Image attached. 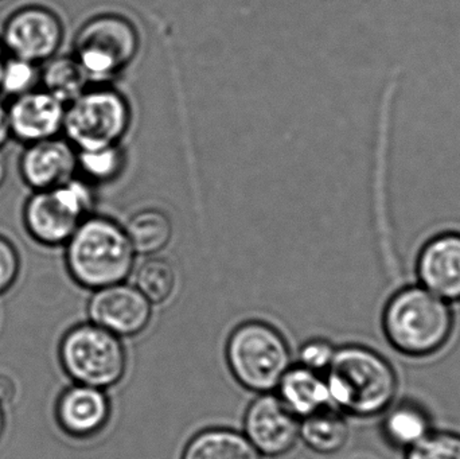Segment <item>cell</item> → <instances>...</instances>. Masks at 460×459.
Here are the masks:
<instances>
[{
	"instance_id": "4fadbf2b",
	"label": "cell",
	"mask_w": 460,
	"mask_h": 459,
	"mask_svg": "<svg viewBox=\"0 0 460 459\" xmlns=\"http://www.w3.org/2000/svg\"><path fill=\"white\" fill-rule=\"evenodd\" d=\"M65 110L66 105L42 88L13 97L7 105L11 137L27 146L59 137Z\"/></svg>"
},
{
	"instance_id": "ba28073f",
	"label": "cell",
	"mask_w": 460,
	"mask_h": 459,
	"mask_svg": "<svg viewBox=\"0 0 460 459\" xmlns=\"http://www.w3.org/2000/svg\"><path fill=\"white\" fill-rule=\"evenodd\" d=\"M139 49L134 24L118 13L93 16L78 30L75 58L91 81L107 80L131 64Z\"/></svg>"
},
{
	"instance_id": "44dd1931",
	"label": "cell",
	"mask_w": 460,
	"mask_h": 459,
	"mask_svg": "<svg viewBox=\"0 0 460 459\" xmlns=\"http://www.w3.org/2000/svg\"><path fill=\"white\" fill-rule=\"evenodd\" d=\"M126 234L135 253L155 255L172 240V221L162 210L143 209L129 218Z\"/></svg>"
},
{
	"instance_id": "9c48e42d",
	"label": "cell",
	"mask_w": 460,
	"mask_h": 459,
	"mask_svg": "<svg viewBox=\"0 0 460 459\" xmlns=\"http://www.w3.org/2000/svg\"><path fill=\"white\" fill-rule=\"evenodd\" d=\"M64 34V24L53 10L30 4L5 19L0 40L8 56L43 65L57 56Z\"/></svg>"
},
{
	"instance_id": "6da1fadb",
	"label": "cell",
	"mask_w": 460,
	"mask_h": 459,
	"mask_svg": "<svg viewBox=\"0 0 460 459\" xmlns=\"http://www.w3.org/2000/svg\"><path fill=\"white\" fill-rule=\"evenodd\" d=\"M332 407L354 418L383 415L396 398V371L384 356L361 345L335 350L324 374Z\"/></svg>"
},
{
	"instance_id": "484cf974",
	"label": "cell",
	"mask_w": 460,
	"mask_h": 459,
	"mask_svg": "<svg viewBox=\"0 0 460 459\" xmlns=\"http://www.w3.org/2000/svg\"><path fill=\"white\" fill-rule=\"evenodd\" d=\"M337 348L327 340L314 339L305 342L299 349V364L311 371L324 375L332 366Z\"/></svg>"
},
{
	"instance_id": "83f0119b",
	"label": "cell",
	"mask_w": 460,
	"mask_h": 459,
	"mask_svg": "<svg viewBox=\"0 0 460 459\" xmlns=\"http://www.w3.org/2000/svg\"><path fill=\"white\" fill-rule=\"evenodd\" d=\"M11 139L10 124H8L7 105L0 102V150Z\"/></svg>"
},
{
	"instance_id": "3957f363",
	"label": "cell",
	"mask_w": 460,
	"mask_h": 459,
	"mask_svg": "<svg viewBox=\"0 0 460 459\" xmlns=\"http://www.w3.org/2000/svg\"><path fill=\"white\" fill-rule=\"evenodd\" d=\"M64 247L70 277L89 290L124 283L134 269L137 253L126 229L107 217L89 216Z\"/></svg>"
},
{
	"instance_id": "277c9868",
	"label": "cell",
	"mask_w": 460,
	"mask_h": 459,
	"mask_svg": "<svg viewBox=\"0 0 460 459\" xmlns=\"http://www.w3.org/2000/svg\"><path fill=\"white\" fill-rule=\"evenodd\" d=\"M226 364L235 382L254 393H275L292 366L283 334L262 321H246L230 333Z\"/></svg>"
},
{
	"instance_id": "30bf717a",
	"label": "cell",
	"mask_w": 460,
	"mask_h": 459,
	"mask_svg": "<svg viewBox=\"0 0 460 459\" xmlns=\"http://www.w3.org/2000/svg\"><path fill=\"white\" fill-rule=\"evenodd\" d=\"M300 419L276 393H260L246 409L243 436L261 457H280L299 439Z\"/></svg>"
},
{
	"instance_id": "d4e9b609",
	"label": "cell",
	"mask_w": 460,
	"mask_h": 459,
	"mask_svg": "<svg viewBox=\"0 0 460 459\" xmlns=\"http://www.w3.org/2000/svg\"><path fill=\"white\" fill-rule=\"evenodd\" d=\"M405 459H460V434L432 431L423 441L407 450Z\"/></svg>"
},
{
	"instance_id": "603a6c76",
	"label": "cell",
	"mask_w": 460,
	"mask_h": 459,
	"mask_svg": "<svg viewBox=\"0 0 460 459\" xmlns=\"http://www.w3.org/2000/svg\"><path fill=\"white\" fill-rule=\"evenodd\" d=\"M40 83V65L7 56L0 75V93L13 97L34 91Z\"/></svg>"
},
{
	"instance_id": "ac0fdd59",
	"label": "cell",
	"mask_w": 460,
	"mask_h": 459,
	"mask_svg": "<svg viewBox=\"0 0 460 459\" xmlns=\"http://www.w3.org/2000/svg\"><path fill=\"white\" fill-rule=\"evenodd\" d=\"M299 438L318 455H335L348 444L346 415L335 407H327L300 419Z\"/></svg>"
},
{
	"instance_id": "52a82bcc",
	"label": "cell",
	"mask_w": 460,
	"mask_h": 459,
	"mask_svg": "<svg viewBox=\"0 0 460 459\" xmlns=\"http://www.w3.org/2000/svg\"><path fill=\"white\" fill-rule=\"evenodd\" d=\"M128 102L112 89H86L65 110V139L77 151L118 146L129 126Z\"/></svg>"
},
{
	"instance_id": "f1b7e54d",
	"label": "cell",
	"mask_w": 460,
	"mask_h": 459,
	"mask_svg": "<svg viewBox=\"0 0 460 459\" xmlns=\"http://www.w3.org/2000/svg\"><path fill=\"white\" fill-rule=\"evenodd\" d=\"M8 174V163L7 158H5L4 153L0 150V189L4 185L5 180H7Z\"/></svg>"
},
{
	"instance_id": "5bb4252c",
	"label": "cell",
	"mask_w": 460,
	"mask_h": 459,
	"mask_svg": "<svg viewBox=\"0 0 460 459\" xmlns=\"http://www.w3.org/2000/svg\"><path fill=\"white\" fill-rule=\"evenodd\" d=\"M19 174L31 191H45L72 180L77 172V150L64 137L24 146Z\"/></svg>"
},
{
	"instance_id": "5b68a950",
	"label": "cell",
	"mask_w": 460,
	"mask_h": 459,
	"mask_svg": "<svg viewBox=\"0 0 460 459\" xmlns=\"http://www.w3.org/2000/svg\"><path fill=\"white\" fill-rule=\"evenodd\" d=\"M59 360L75 384L100 390L119 384L127 369L126 348L120 337L92 322L75 326L65 334Z\"/></svg>"
},
{
	"instance_id": "8fae6325",
	"label": "cell",
	"mask_w": 460,
	"mask_h": 459,
	"mask_svg": "<svg viewBox=\"0 0 460 459\" xmlns=\"http://www.w3.org/2000/svg\"><path fill=\"white\" fill-rule=\"evenodd\" d=\"M89 320L118 337L142 333L151 318L153 305L135 286L126 283L94 291L88 304Z\"/></svg>"
},
{
	"instance_id": "f546056e",
	"label": "cell",
	"mask_w": 460,
	"mask_h": 459,
	"mask_svg": "<svg viewBox=\"0 0 460 459\" xmlns=\"http://www.w3.org/2000/svg\"><path fill=\"white\" fill-rule=\"evenodd\" d=\"M7 51H5L4 46H3L2 40H0V75H2L3 65H4L5 58H7Z\"/></svg>"
},
{
	"instance_id": "7a4b0ae2",
	"label": "cell",
	"mask_w": 460,
	"mask_h": 459,
	"mask_svg": "<svg viewBox=\"0 0 460 459\" xmlns=\"http://www.w3.org/2000/svg\"><path fill=\"white\" fill-rule=\"evenodd\" d=\"M454 326L451 305L420 285L400 288L384 307V334L394 350L408 357H429L442 350Z\"/></svg>"
},
{
	"instance_id": "4316f807",
	"label": "cell",
	"mask_w": 460,
	"mask_h": 459,
	"mask_svg": "<svg viewBox=\"0 0 460 459\" xmlns=\"http://www.w3.org/2000/svg\"><path fill=\"white\" fill-rule=\"evenodd\" d=\"M21 258L15 245L0 234V296L7 293L18 279Z\"/></svg>"
},
{
	"instance_id": "e0dca14e",
	"label": "cell",
	"mask_w": 460,
	"mask_h": 459,
	"mask_svg": "<svg viewBox=\"0 0 460 459\" xmlns=\"http://www.w3.org/2000/svg\"><path fill=\"white\" fill-rule=\"evenodd\" d=\"M243 434L226 428L199 431L183 449L181 459H261Z\"/></svg>"
},
{
	"instance_id": "ffe728a7",
	"label": "cell",
	"mask_w": 460,
	"mask_h": 459,
	"mask_svg": "<svg viewBox=\"0 0 460 459\" xmlns=\"http://www.w3.org/2000/svg\"><path fill=\"white\" fill-rule=\"evenodd\" d=\"M89 77L75 56L53 57L40 65V88L65 105L88 89Z\"/></svg>"
},
{
	"instance_id": "d6986e66",
	"label": "cell",
	"mask_w": 460,
	"mask_h": 459,
	"mask_svg": "<svg viewBox=\"0 0 460 459\" xmlns=\"http://www.w3.org/2000/svg\"><path fill=\"white\" fill-rule=\"evenodd\" d=\"M384 414V436L397 449L407 452L434 431L426 410L413 402H402L397 406L392 404Z\"/></svg>"
},
{
	"instance_id": "7c38bea8",
	"label": "cell",
	"mask_w": 460,
	"mask_h": 459,
	"mask_svg": "<svg viewBox=\"0 0 460 459\" xmlns=\"http://www.w3.org/2000/svg\"><path fill=\"white\" fill-rule=\"evenodd\" d=\"M421 287L448 304L460 302V232L446 231L424 243L416 259Z\"/></svg>"
},
{
	"instance_id": "7402d4cb",
	"label": "cell",
	"mask_w": 460,
	"mask_h": 459,
	"mask_svg": "<svg viewBox=\"0 0 460 459\" xmlns=\"http://www.w3.org/2000/svg\"><path fill=\"white\" fill-rule=\"evenodd\" d=\"M135 282V287L151 305H162L169 301L174 294L177 274L172 264L166 259L153 258L140 267Z\"/></svg>"
},
{
	"instance_id": "9a60e30c",
	"label": "cell",
	"mask_w": 460,
	"mask_h": 459,
	"mask_svg": "<svg viewBox=\"0 0 460 459\" xmlns=\"http://www.w3.org/2000/svg\"><path fill=\"white\" fill-rule=\"evenodd\" d=\"M111 411L112 407L105 390L75 383L59 396L56 417L59 428L67 436L86 439L104 430Z\"/></svg>"
},
{
	"instance_id": "cb8c5ba5",
	"label": "cell",
	"mask_w": 460,
	"mask_h": 459,
	"mask_svg": "<svg viewBox=\"0 0 460 459\" xmlns=\"http://www.w3.org/2000/svg\"><path fill=\"white\" fill-rule=\"evenodd\" d=\"M118 146L99 150L77 151V170L89 181H108L120 170Z\"/></svg>"
},
{
	"instance_id": "8992f818",
	"label": "cell",
	"mask_w": 460,
	"mask_h": 459,
	"mask_svg": "<svg viewBox=\"0 0 460 459\" xmlns=\"http://www.w3.org/2000/svg\"><path fill=\"white\" fill-rule=\"evenodd\" d=\"M93 194L88 182L73 177L45 191H32L22 210V221L29 236L43 247H61L89 217Z\"/></svg>"
},
{
	"instance_id": "2e32d148",
	"label": "cell",
	"mask_w": 460,
	"mask_h": 459,
	"mask_svg": "<svg viewBox=\"0 0 460 459\" xmlns=\"http://www.w3.org/2000/svg\"><path fill=\"white\" fill-rule=\"evenodd\" d=\"M276 391L284 406L299 419L332 407L324 375L300 364L286 372Z\"/></svg>"
},
{
	"instance_id": "4dcf8cb0",
	"label": "cell",
	"mask_w": 460,
	"mask_h": 459,
	"mask_svg": "<svg viewBox=\"0 0 460 459\" xmlns=\"http://www.w3.org/2000/svg\"><path fill=\"white\" fill-rule=\"evenodd\" d=\"M5 418L4 411H3V406L0 404V438H2L3 431H4Z\"/></svg>"
}]
</instances>
